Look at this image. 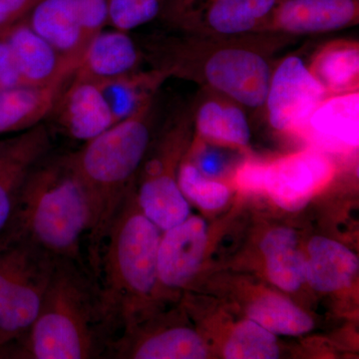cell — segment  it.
<instances>
[{
    "instance_id": "cell-1",
    "label": "cell",
    "mask_w": 359,
    "mask_h": 359,
    "mask_svg": "<svg viewBox=\"0 0 359 359\" xmlns=\"http://www.w3.org/2000/svg\"><path fill=\"white\" fill-rule=\"evenodd\" d=\"M111 339L88 269L57 259L36 320L22 339L0 348V358H99Z\"/></svg>"
},
{
    "instance_id": "cell-2",
    "label": "cell",
    "mask_w": 359,
    "mask_h": 359,
    "mask_svg": "<svg viewBox=\"0 0 359 359\" xmlns=\"http://www.w3.org/2000/svg\"><path fill=\"white\" fill-rule=\"evenodd\" d=\"M149 109L150 103L85 142L79 150L66 154L86 198L89 263L95 276L111 224L147 154L151 138Z\"/></svg>"
},
{
    "instance_id": "cell-3",
    "label": "cell",
    "mask_w": 359,
    "mask_h": 359,
    "mask_svg": "<svg viewBox=\"0 0 359 359\" xmlns=\"http://www.w3.org/2000/svg\"><path fill=\"white\" fill-rule=\"evenodd\" d=\"M88 224L83 189L66 154L49 152L26 177L13 217L0 237L26 241L86 268L81 243Z\"/></svg>"
},
{
    "instance_id": "cell-4",
    "label": "cell",
    "mask_w": 359,
    "mask_h": 359,
    "mask_svg": "<svg viewBox=\"0 0 359 359\" xmlns=\"http://www.w3.org/2000/svg\"><path fill=\"white\" fill-rule=\"evenodd\" d=\"M159 230L142 212L132 186L106 236L99 268V294L112 339L116 327L130 325L159 285Z\"/></svg>"
},
{
    "instance_id": "cell-5",
    "label": "cell",
    "mask_w": 359,
    "mask_h": 359,
    "mask_svg": "<svg viewBox=\"0 0 359 359\" xmlns=\"http://www.w3.org/2000/svg\"><path fill=\"white\" fill-rule=\"evenodd\" d=\"M57 259L32 243L0 237V348L32 327Z\"/></svg>"
},
{
    "instance_id": "cell-6",
    "label": "cell",
    "mask_w": 359,
    "mask_h": 359,
    "mask_svg": "<svg viewBox=\"0 0 359 359\" xmlns=\"http://www.w3.org/2000/svg\"><path fill=\"white\" fill-rule=\"evenodd\" d=\"M327 91L299 56H289L271 73L266 105L271 126L282 132L304 129Z\"/></svg>"
},
{
    "instance_id": "cell-7",
    "label": "cell",
    "mask_w": 359,
    "mask_h": 359,
    "mask_svg": "<svg viewBox=\"0 0 359 359\" xmlns=\"http://www.w3.org/2000/svg\"><path fill=\"white\" fill-rule=\"evenodd\" d=\"M212 87L250 108L262 107L268 96L271 68L259 54L242 48L215 52L205 66Z\"/></svg>"
},
{
    "instance_id": "cell-8",
    "label": "cell",
    "mask_w": 359,
    "mask_h": 359,
    "mask_svg": "<svg viewBox=\"0 0 359 359\" xmlns=\"http://www.w3.org/2000/svg\"><path fill=\"white\" fill-rule=\"evenodd\" d=\"M332 173L334 168L325 156L304 151L266 165L264 192L283 209L299 211L330 181Z\"/></svg>"
},
{
    "instance_id": "cell-9",
    "label": "cell",
    "mask_w": 359,
    "mask_h": 359,
    "mask_svg": "<svg viewBox=\"0 0 359 359\" xmlns=\"http://www.w3.org/2000/svg\"><path fill=\"white\" fill-rule=\"evenodd\" d=\"M50 116L63 133L84 143L117 123L100 86L75 78L66 84Z\"/></svg>"
},
{
    "instance_id": "cell-10",
    "label": "cell",
    "mask_w": 359,
    "mask_h": 359,
    "mask_svg": "<svg viewBox=\"0 0 359 359\" xmlns=\"http://www.w3.org/2000/svg\"><path fill=\"white\" fill-rule=\"evenodd\" d=\"M50 149V133L42 123L0 141V235L13 217L26 177Z\"/></svg>"
},
{
    "instance_id": "cell-11",
    "label": "cell",
    "mask_w": 359,
    "mask_h": 359,
    "mask_svg": "<svg viewBox=\"0 0 359 359\" xmlns=\"http://www.w3.org/2000/svg\"><path fill=\"white\" fill-rule=\"evenodd\" d=\"M21 82L45 86L69 81L78 61L66 57L32 29L26 18L6 29Z\"/></svg>"
},
{
    "instance_id": "cell-12",
    "label": "cell",
    "mask_w": 359,
    "mask_h": 359,
    "mask_svg": "<svg viewBox=\"0 0 359 359\" xmlns=\"http://www.w3.org/2000/svg\"><path fill=\"white\" fill-rule=\"evenodd\" d=\"M158 249L159 285L179 289L192 280L197 273L207 243V226L198 217L165 231Z\"/></svg>"
},
{
    "instance_id": "cell-13",
    "label": "cell",
    "mask_w": 359,
    "mask_h": 359,
    "mask_svg": "<svg viewBox=\"0 0 359 359\" xmlns=\"http://www.w3.org/2000/svg\"><path fill=\"white\" fill-rule=\"evenodd\" d=\"M111 358L202 359L207 355L199 335L190 328L170 327L150 332L125 327L119 339L106 347Z\"/></svg>"
},
{
    "instance_id": "cell-14",
    "label": "cell",
    "mask_w": 359,
    "mask_h": 359,
    "mask_svg": "<svg viewBox=\"0 0 359 359\" xmlns=\"http://www.w3.org/2000/svg\"><path fill=\"white\" fill-rule=\"evenodd\" d=\"M129 32L106 30L89 40L72 78L99 82L128 74L140 62V51Z\"/></svg>"
},
{
    "instance_id": "cell-15",
    "label": "cell",
    "mask_w": 359,
    "mask_h": 359,
    "mask_svg": "<svg viewBox=\"0 0 359 359\" xmlns=\"http://www.w3.org/2000/svg\"><path fill=\"white\" fill-rule=\"evenodd\" d=\"M358 14V0H280L271 15L276 27L304 34L341 29Z\"/></svg>"
},
{
    "instance_id": "cell-16",
    "label": "cell",
    "mask_w": 359,
    "mask_h": 359,
    "mask_svg": "<svg viewBox=\"0 0 359 359\" xmlns=\"http://www.w3.org/2000/svg\"><path fill=\"white\" fill-rule=\"evenodd\" d=\"M26 20L56 50L79 62L89 40L73 0H39Z\"/></svg>"
},
{
    "instance_id": "cell-17",
    "label": "cell",
    "mask_w": 359,
    "mask_h": 359,
    "mask_svg": "<svg viewBox=\"0 0 359 359\" xmlns=\"http://www.w3.org/2000/svg\"><path fill=\"white\" fill-rule=\"evenodd\" d=\"M68 82L0 88V136L22 133L49 117Z\"/></svg>"
},
{
    "instance_id": "cell-18",
    "label": "cell",
    "mask_w": 359,
    "mask_h": 359,
    "mask_svg": "<svg viewBox=\"0 0 359 359\" xmlns=\"http://www.w3.org/2000/svg\"><path fill=\"white\" fill-rule=\"evenodd\" d=\"M309 254L306 280L318 292L344 289L358 273V257L335 241L313 238L309 245Z\"/></svg>"
},
{
    "instance_id": "cell-19",
    "label": "cell",
    "mask_w": 359,
    "mask_h": 359,
    "mask_svg": "<svg viewBox=\"0 0 359 359\" xmlns=\"http://www.w3.org/2000/svg\"><path fill=\"white\" fill-rule=\"evenodd\" d=\"M306 127H309L314 134L325 140L342 144L347 147H358V91L325 98L309 116Z\"/></svg>"
},
{
    "instance_id": "cell-20",
    "label": "cell",
    "mask_w": 359,
    "mask_h": 359,
    "mask_svg": "<svg viewBox=\"0 0 359 359\" xmlns=\"http://www.w3.org/2000/svg\"><path fill=\"white\" fill-rule=\"evenodd\" d=\"M136 197L142 212L160 230L173 228L189 218L190 208L173 175L143 178Z\"/></svg>"
},
{
    "instance_id": "cell-21",
    "label": "cell",
    "mask_w": 359,
    "mask_h": 359,
    "mask_svg": "<svg viewBox=\"0 0 359 359\" xmlns=\"http://www.w3.org/2000/svg\"><path fill=\"white\" fill-rule=\"evenodd\" d=\"M271 282L280 289L294 292L306 278V261L297 250V236L287 228L269 231L261 244Z\"/></svg>"
},
{
    "instance_id": "cell-22",
    "label": "cell",
    "mask_w": 359,
    "mask_h": 359,
    "mask_svg": "<svg viewBox=\"0 0 359 359\" xmlns=\"http://www.w3.org/2000/svg\"><path fill=\"white\" fill-rule=\"evenodd\" d=\"M280 0H203L205 21L221 34H240L254 29L271 15Z\"/></svg>"
},
{
    "instance_id": "cell-23",
    "label": "cell",
    "mask_w": 359,
    "mask_h": 359,
    "mask_svg": "<svg viewBox=\"0 0 359 359\" xmlns=\"http://www.w3.org/2000/svg\"><path fill=\"white\" fill-rule=\"evenodd\" d=\"M309 69L327 92L341 94L355 91L359 76L358 45H328L316 55Z\"/></svg>"
},
{
    "instance_id": "cell-24",
    "label": "cell",
    "mask_w": 359,
    "mask_h": 359,
    "mask_svg": "<svg viewBox=\"0 0 359 359\" xmlns=\"http://www.w3.org/2000/svg\"><path fill=\"white\" fill-rule=\"evenodd\" d=\"M164 73L133 72L97 83L117 122L134 115L150 103L151 95L162 81Z\"/></svg>"
},
{
    "instance_id": "cell-25",
    "label": "cell",
    "mask_w": 359,
    "mask_h": 359,
    "mask_svg": "<svg viewBox=\"0 0 359 359\" xmlns=\"http://www.w3.org/2000/svg\"><path fill=\"white\" fill-rule=\"evenodd\" d=\"M197 128L205 138L231 145L247 146L250 139V125L244 111L217 101H208L201 106Z\"/></svg>"
},
{
    "instance_id": "cell-26",
    "label": "cell",
    "mask_w": 359,
    "mask_h": 359,
    "mask_svg": "<svg viewBox=\"0 0 359 359\" xmlns=\"http://www.w3.org/2000/svg\"><path fill=\"white\" fill-rule=\"evenodd\" d=\"M250 320L271 334L299 335L313 330V321L289 299L276 294L259 297L249 309Z\"/></svg>"
},
{
    "instance_id": "cell-27",
    "label": "cell",
    "mask_w": 359,
    "mask_h": 359,
    "mask_svg": "<svg viewBox=\"0 0 359 359\" xmlns=\"http://www.w3.org/2000/svg\"><path fill=\"white\" fill-rule=\"evenodd\" d=\"M278 354L273 334L252 320L240 323L224 347L228 359H275Z\"/></svg>"
},
{
    "instance_id": "cell-28",
    "label": "cell",
    "mask_w": 359,
    "mask_h": 359,
    "mask_svg": "<svg viewBox=\"0 0 359 359\" xmlns=\"http://www.w3.org/2000/svg\"><path fill=\"white\" fill-rule=\"evenodd\" d=\"M176 0H109L108 25L130 32L162 15H171Z\"/></svg>"
},
{
    "instance_id": "cell-29",
    "label": "cell",
    "mask_w": 359,
    "mask_h": 359,
    "mask_svg": "<svg viewBox=\"0 0 359 359\" xmlns=\"http://www.w3.org/2000/svg\"><path fill=\"white\" fill-rule=\"evenodd\" d=\"M178 183L183 194L205 210L223 207L230 196L226 186L205 179L198 168L190 164L182 166Z\"/></svg>"
},
{
    "instance_id": "cell-30",
    "label": "cell",
    "mask_w": 359,
    "mask_h": 359,
    "mask_svg": "<svg viewBox=\"0 0 359 359\" xmlns=\"http://www.w3.org/2000/svg\"><path fill=\"white\" fill-rule=\"evenodd\" d=\"M88 40L108 25L109 0H73Z\"/></svg>"
},
{
    "instance_id": "cell-31",
    "label": "cell",
    "mask_w": 359,
    "mask_h": 359,
    "mask_svg": "<svg viewBox=\"0 0 359 359\" xmlns=\"http://www.w3.org/2000/svg\"><path fill=\"white\" fill-rule=\"evenodd\" d=\"M22 85L6 30L0 32V88ZM25 85V84H23Z\"/></svg>"
},
{
    "instance_id": "cell-32",
    "label": "cell",
    "mask_w": 359,
    "mask_h": 359,
    "mask_svg": "<svg viewBox=\"0 0 359 359\" xmlns=\"http://www.w3.org/2000/svg\"><path fill=\"white\" fill-rule=\"evenodd\" d=\"M39 0H0V32L25 20Z\"/></svg>"
},
{
    "instance_id": "cell-33",
    "label": "cell",
    "mask_w": 359,
    "mask_h": 359,
    "mask_svg": "<svg viewBox=\"0 0 359 359\" xmlns=\"http://www.w3.org/2000/svg\"><path fill=\"white\" fill-rule=\"evenodd\" d=\"M266 165L247 163L238 170L236 182L238 186L249 192H264Z\"/></svg>"
},
{
    "instance_id": "cell-34",
    "label": "cell",
    "mask_w": 359,
    "mask_h": 359,
    "mask_svg": "<svg viewBox=\"0 0 359 359\" xmlns=\"http://www.w3.org/2000/svg\"><path fill=\"white\" fill-rule=\"evenodd\" d=\"M199 167L201 173L205 175V176H218L223 171V159L218 153H205L200 157Z\"/></svg>"
}]
</instances>
